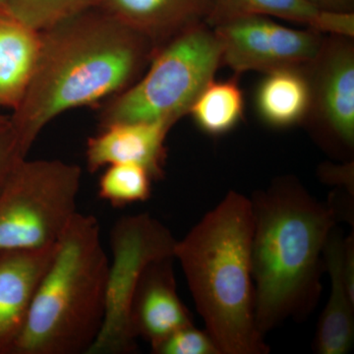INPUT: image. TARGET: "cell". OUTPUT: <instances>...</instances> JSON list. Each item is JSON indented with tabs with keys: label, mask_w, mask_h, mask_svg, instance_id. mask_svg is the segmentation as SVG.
Wrapping results in <instances>:
<instances>
[{
	"label": "cell",
	"mask_w": 354,
	"mask_h": 354,
	"mask_svg": "<svg viewBox=\"0 0 354 354\" xmlns=\"http://www.w3.org/2000/svg\"><path fill=\"white\" fill-rule=\"evenodd\" d=\"M88 11L41 32L31 81L9 118L26 157L50 121L127 90L157 51L111 14Z\"/></svg>",
	"instance_id": "6da1fadb"
},
{
	"label": "cell",
	"mask_w": 354,
	"mask_h": 354,
	"mask_svg": "<svg viewBox=\"0 0 354 354\" xmlns=\"http://www.w3.org/2000/svg\"><path fill=\"white\" fill-rule=\"evenodd\" d=\"M251 203L255 320L264 337L288 317L313 308L320 297L324 250L339 213L290 177L274 181Z\"/></svg>",
	"instance_id": "7a4b0ae2"
},
{
	"label": "cell",
	"mask_w": 354,
	"mask_h": 354,
	"mask_svg": "<svg viewBox=\"0 0 354 354\" xmlns=\"http://www.w3.org/2000/svg\"><path fill=\"white\" fill-rule=\"evenodd\" d=\"M253 228L251 200L230 191L174 246V259L221 354L270 353L256 326Z\"/></svg>",
	"instance_id": "3957f363"
},
{
	"label": "cell",
	"mask_w": 354,
	"mask_h": 354,
	"mask_svg": "<svg viewBox=\"0 0 354 354\" xmlns=\"http://www.w3.org/2000/svg\"><path fill=\"white\" fill-rule=\"evenodd\" d=\"M109 263L99 221L77 212L58 239L12 354H88L104 321Z\"/></svg>",
	"instance_id": "277c9868"
},
{
	"label": "cell",
	"mask_w": 354,
	"mask_h": 354,
	"mask_svg": "<svg viewBox=\"0 0 354 354\" xmlns=\"http://www.w3.org/2000/svg\"><path fill=\"white\" fill-rule=\"evenodd\" d=\"M150 68L102 111V127L123 122L169 120L189 113L221 64V46L213 28H189L156 51Z\"/></svg>",
	"instance_id": "5b68a950"
},
{
	"label": "cell",
	"mask_w": 354,
	"mask_h": 354,
	"mask_svg": "<svg viewBox=\"0 0 354 354\" xmlns=\"http://www.w3.org/2000/svg\"><path fill=\"white\" fill-rule=\"evenodd\" d=\"M82 169L59 160H21L0 191V250L55 245L77 213Z\"/></svg>",
	"instance_id": "8992f818"
},
{
	"label": "cell",
	"mask_w": 354,
	"mask_h": 354,
	"mask_svg": "<svg viewBox=\"0 0 354 354\" xmlns=\"http://www.w3.org/2000/svg\"><path fill=\"white\" fill-rule=\"evenodd\" d=\"M176 239L169 228L148 214L127 216L114 223L109 244L101 330L88 354H128L137 351L130 326V308L144 271L153 261L174 257Z\"/></svg>",
	"instance_id": "52a82bcc"
},
{
	"label": "cell",
	"mask_w": 354,
	"mask_h": 354,
	"mask_svg": "<svg viewBox=\"0 0 354 354\" xmlns=\"http://www.w3.org/2000/svg\"><path fill=\"white\" fill-rule=\"evenodd\" d=\"M220 39L221 64L235 73H264L313 62L323 46L322 32L285 27L266 16H247L213 28Z\"/></svg>",
	"instance_id": "ba28073f"
},
{
	"label": "cell",
	"mask_w": 354,
	"mask_h": 354,
	"mask_svg": "<svg viewBox=\"0 0 354 354\" xmlns=\"http://www.w3.org/2000/svg\"><path fill=\"white\" fill-rule=\"evenodd\" d=\"M312 109L337 141L348 148L354 144V50L351 38L335 36L324 41L311 62Z\"/></svg>",
	"instance_id": "9c48e42d"
},
{
	"label": "cell",
	"mask_w": 354,
	"mask_h": 354,
	"mask_svg": "<svg viewBox=\"0 0 354 354\" xmlns=\"http://www.w3.org/2000/svg\"><path fill=\"white\" fill-rule=\"evenodd\" d=\"M174 257L153 261L146 268L133 297L130 326L135 339L151 348L184 326L193 324L189 311L177 293Z\"/></svg>",
	"instance_id": "30bf717a"
},
{
	"label": "cell",
	"mask_w": 354,
	"mask_h": 354,
	"mask_svg": "<svg viewBox=\"0 0 354 354\" xmlns=\"http://www.w3.org/2000/svg\"><path fill=\"white\" fill-rule=\"evenodd\" d=\"M174 123L169 120L115 123L90 137L86 148L88 171L95 172L113 164L145 167L153 179L164 174L165 141Z\"/></svg>",
	"instance_id": "8fae6325"
},
{
	"label": "cell",
	"mask_w": 354,
	"mask_h": 354,
	"mask_svg": "<svg viewBox=\"0 0 354 354\" xmlns=\"http://www.w3.org/2000/svg\"><path fill=\"white\" fill-rule=\"evenodd\" d=\"M55 247L0 250V354H12Z\"/></svg>",
	"instance_id": "7c38bea8"
},
{
	"label": "cell",
	"mask_w": 354,
	"mask_h": 354,
	"mask_svg": "<svg viewBox=\"0 0 354 354\" xmlns=\"http://www.w3.org/2000/svg\"><path fill=\"white\" fill-rule=\"evenodd\" d=\"M108 13L153 44L206 24L213 0H101Z\"/></svg>",
	"instance_id": "4fadbf2b"
},
{
	"label": "cell",
	"mask_w": 354,
	"mask_h": 354,
	"mask_svg": "<svg viewBox=\"0 0 354 354\" xmlns=\"http://www.w3.org/2000/svg\"><path fill=\"white\" fill-rule=\"evenodd\" d=\"M344 239L334 228L324 250L330 293L317 328L315 351L320 354H346L354 344V297L349 295L344 281Z\"/></svg>",
	"instance_id": "5bb4252c"
},
{
	"label": "cell",
	"mask_w": 354,
	"mask_h": 354,
	"mask_svg": "<svg viewBox=\"0 0 354 354\" xmlns=\"http://www.w3.org/2000/svg\"><path fill=\"white\" fill-rule=\"evenodd\" d=\"M41 32L0 10V108L13 109L24 95L38 59Z\"/></svg>",
	"instance_id": "9a60e30c"
},
{
	"label": "cell",
	"mask_w": 354,
	"mask_h": 354,
	"mask_svg": "<svg viewBox=\"0 0 354 354\" xmlns=\"http://www.w3.org/2000/svg\"><path fill=\"white\" fill-rule=\"evenodd\" d=\"M304 66L286 67L265 73L256 93V108L270 127H293L311 113V81Z\"/></svg>",
	"instance_id": "2e32d148"
},
{
	"label": "cell",
	"mask_w": 354,
	"mask_h": 354,
	"mask_svg": "<svg viewBox=\"0 0 354 354\" xmlns=\"http://www.w3.org/2000/svg\"><path fill=\"white\" fill-rule=\"evenodd\" d=\"M326 10L307 0H213L206 24L214 28L247 16L277 17L308 26L322 32Z\"/></svg>",
	"instance_id": "e0dca14e"
},
{
	"label": "cell",
	"mask_w": 354,
	"mask_h": 354,
	"mask_svg": "<svg viewBox=\"0 0 354 354\" xmlns=\"http://www.w3.org/2000/svg\"><path fill=\"white\" fill-rule=\"evenodd\" d=\"M243 111V94L236 81L213 80L200 93L188 113L203 132L220 136L241 122Z\"/></svg>",
	"instance_id": "ac0fdd59"
},
{
	"label": "cell",
	"mask_w": 354,
	"mask_h": 354,
	"mask_svg": "<svg viewBox=\"0 0 354 354\" xmlns=\"http://www.w3.org/2000/svg\"><path fill=\"white\" fill-rule=\"evenodd\" d=\"M99 180V197L114 208L145 202L152 194L150 172L136 164H113L106 167Z\"/></svg>",
	"instance_id": "d6986e66"
},
{
	"label": "cell",
	"mask_w": 354,
	"mask_h": 354,
	"mask_svg": "<svg viewBox=\"0 0 354 354\" xmlns=\"http://www.w3.org/2000/svg\"><path fill=\"white\" fill-rule=\"evenodd\" d=\"M101 0H7L11 15L41 32L90 10Z\"/></svg>",
	"instance_id": "ffe728a7"
},
{
	"label": "cell",
	"mask_w": 354,
	"mask_h": 354,
	"mask_svg": "<svg viewBox=\"0 0 354 354\" xmlns=\"http://www.w3.org/2000/svg\"><path fill=\"white\" fill-rule=\"evenodd\" d=\"M151 348L156 354H221L208 332L193 324L176 330Z\"/></svg>",
	"instance_id": "44dd1931"
},
{
	"label": "cell",
	"mask_w": 354,
	"mask_h": 354,
	"mask_svg": "<svg viewBox=\"0 0 354 354\" xmlns=\"http://www.w3.org/2000/svg\"><path fill=\"white\" fill-rule=\"evenodd\" d=\"M26 158L9 118L0 121V191L14 169Z\"/></svg>",
	"instance_id": "7402d4cb"
},
{
	"label": "cell",
	"mask_w": 354,
	"mask_h": 354,
	"mask_svg": "<svg viewBox=\"0 0 354 354\" xmlns=\"http://www.w3.org/2000/svg\"><path fill=\"white\" fill-rule=\"evenodd\" d=\"M322 10L353 12L354 0H307Z\"/></svg>",
	"instance_id": "603a6c76"
},
{
	"label": "cell",
	"mask_w": 354,
	"mask_h": 354,
	"mask_svg": "<svg viewBox=\"0 0 354 354\" xmlns=\"http://www.w3.org/2000/svg\"><path fill=\"white\" fill-rule=\"evenodd\" d=\"M7 0H0V10L6 9Z\"/></svg>",
	"instance_id": "cb8c5ba5"
},
{
	"label": "cell",
	"mask_w": 354,
	"mask_h": 354,
	"mask_svg": "<svg viewBox=\"0 0 354 354\" xmlns=\"http://www.w3.org/2000/svg\"><path fill=\"white\" fill-rule=\"evenodd\" d=\"M6 118H7L6 116H3L0 114V121L4 120Z\"/></svg>",
	"instance_id": "d4e9b609"
}]
</instances>
